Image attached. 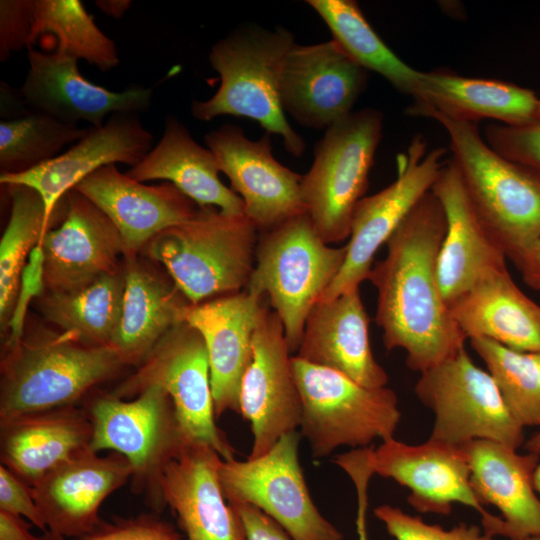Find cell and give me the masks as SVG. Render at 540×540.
I'll return each instance as SVG.
<instances>
[{
    "mask_svg": "<svg viewBox=\"0 0 540 540\" xmlns=\"http://www.w3.org/2000/svg\"><path fill=\"white\" fill-rule=\"evenodd\" d=\"M445 233L443 207L429 191L389 238L385 258L368 278L377 289L375 320L385 348L402 349L408 368L420 373L455 355L467 340L439 285Z\"/></svg>",
    "mask_w": 540,
    "mask_h": 540,
    "instance_id": "obj_1",
    "label": "cell"
},
{
    "mask_svg": "<svg viewBox=\"0 0 540 540\" xmlns=\"http://www.w3.org/2000/svg\"><path fill=\"white\" fill-rule=\"evenodd\" d=\"M449 137L457 167L484 228L514 262L540 240V172L512 161L488 145L477 123L428 112Z\"/></svg>",
    "mask_w": 540,
    "mask_h": 540,
    "instance_id": "obj_2",
    "label": "cell"
},
{
    "mask_svg": "<svg viewBox=\"0 0 540 540\" xmlns=\"http://www.w3.org/2000/svg\"><path fill=\"white\" fill-rule=\"evenodd\" d=\"M294 44L293 34L282 27L239 28L217 41L209 62L220 76V86L211 98L192 102L193 117L201 121L222 115L253 119L267 133L281 136L290 154L302 156L305 142L290 126L280 101L282 69Z\"/></svg>",
    "mask_w": 540,
    "mask_h": 540,
    "instance_id": "obj_3",
    "label": "cell"
},
{
    "mask_svg": "<svg viewBox=\"0 0 540 540\" xmlns=\"http://www.w3.org/2000/svg\"><path fill=\"white\" fill-rule=\"evenodd\" d=\"M257 232L245 214L200 207L190 220L155 235L141 252L165 269L191 304H198L246 289Z\"/></svg>",
    "mask_w": 540,
    "mask_h": 540,
    "instance_id": "obj_4",
    "label": "cell"
},
{
    "mask_svg": "<svg viewBox=\"0 0 540 540\" xmlns=\"http://www.w3.org/2000/svg\"><path fill=\"white\" fill-rule=\"evenodd\" d=\"M123 365L110 345L88 346L63 332L23 337L2 359L0 421L72 406Z\"/></svg>",
    "mask_w": 540,
    "mask_h": 540,
    "instance_id": "obj_5",
    "label": "cell"
},
{
    "mask_svg": "<svg viewBox=\"0 0 540 540\" xmlns=\"http://www.w3.org/2000/svg\"><path fill=\"white\" fill-rule=\"evenodd\" d=\"M347 246H329L307 213L261 232L246 289L267 295L290 352H297L312 308L338 275Z\"/></svg>",
    "mask_w": 540,
    "mask_h": 540,
    "instance_id": "obj_6",
    "label": "cell"
},
{
    "mask_svg": "<svg viewBox=\"0 0 540 540\" xmlns=\"http://www.w3.org/2000/svg\"><path fill=\"white\" fill-rule=\"evenodd\" d=\"M302 404L300 434L312 456L340 446L365 448L376 438H394L401 420L398 398L388 387H365L336 370L291 358Z\"/></svg>",
    "mask_w": 540,
    "mask_h": 540,
    "instance_id": "obj_7",
    "label": "cell"
},
{
    "mask_svg": "<svg viewBox=\"0 0 540 540\" xmlns=\"http://www.w3.org/2000/svg\"><path fill=\"white\" fill-rule=\"evenodd\" d=\"M383 119L375 108L353 111L329 126L315 146L312 166L301 179V196L327 244L350 235L354 210L368 188Z\"/></svg>",
    "mask_w": 540,
    "mask_h": 540,
    "instance_id": "obj_8",
    "label": "cell"
},
{
    "mask_svg": "<svg viewBox=\"0 0 540 540\" xmlns=\"http://www.w3.org/2000/svg\"><path fill=\"white\" fill-rule=\"evenodd\" d=\"M96 453L110 450L130 463L134 490L148 494L155 508L164 505L160 477L187 444L169 395L159 386L143 389L132 400L111 394L96 398L87 413Z\"/></svg>",
    "mask_w": 540,
    "mask_h": 540,
    "instance_id": "obj_9",
    "label": "cell"
},
{
    "mask_svg": "<svg viewBox=\"0 0 540 540\" xmlns=\"http://www.w3.org/2000/svg\"><path fill=\"white\" fill-rule=\"evenodd\" d=\"M414 392L435 415L430 439L456 446L490 440L517 450L525 443L524 427L494 378L473 362L465 347L420 373Z\"/></svg>",
    "mask_w": 540,
    "mask_h": 540,
    "instance_id": "obj_10",
    "label": "cell"
},
{
    "mask_svg": "<svg viewBox=\"0 0 540 540\" xmlns=\"http://www.w3.org/2000/svg\"><path fill=\"white\" fill-rule=\"evenodd\" d=\"M161 387L171 398L188 443L205 444L223 460L235 450L216 425L207 349L200 333L185 321L172 327L150 350L138 369L111 395L129 399L146 387Z\"/></svg>",
    "mask_w": 540,
    "mask_h": 540,
    "instance_id": "obj_11",
    "label": "cell"
},
{
    "mask_svg": "<svg viewBox=\"0 0 540 540\" xmlns=\"http://www.w3.org/2000/svg\"><path fill=\"white\" fill-rule=\"evenodd\" d=\"M301 434L283 435L264 455L222 460L219 481L229 503H246L277 522L292 540H343L318 510L299 462Z\"/></svg>",
    "mask_w": 540,
    "mask_h": 540,
    "instance_id": "obj_12",
    "label": "cell"
},
{
    "mask_svg": "<svg viewBox=\"0 0 540 540\" xmlns=\"http://www.w3.org/2000/svg\"><path fill=\"white\" fill-rule=\"evenodd\" d=\"M427 141L415 135L405 152L397 156V177L374 195L357 204L344 263L320 301L332 300L359 289L368 280L374 256L401 222L429 192L445 162L444 147L427 149Z\"/></svg>",
    "mask_w": 540,
    "mask_h": 540,
    "instance_id": "obj_13",
    "label": "cell"
},
{
    "mask_svg": "<svg viewBox=\"0 0 540 540\" xmlns=\"http://www.w3.org/2000/svg\"><path fill=\"white\" fill-rule=\"evenodd\" d=\"M290 353L280 318L265 307L239 393V413L249 421L253 436L247 458L264 455L300 426L302 404Z\"/></svg>",
    "mask_w": 540,
    "mask_h": 540,
    "instance_id": "obj_14",
    "label": "cell"
},
{
    "mask_svg": "<svg viewBox=\"0 0 540 540\" xmlns=\"http://www.w3.org/2000/svg\"><path fill=\"white\" fill-rule=\"evenodd\" d=\"M205 142L258 231L307 213L301 196L302 176L274 158L270 133L250 140L240 127L225 124L206 134Z\"/></svg>",
    "mask_w": 540,
    "mask_h": 540,
    "instance_id": "obj_15",
    "label": "cell"
},
{
    "mask_svg": "<svg viewBox=\"0 0 540 540\" xmlns=\"http://www.w3.org/2000/svg\"><path fill=\"white\" fill-rule=\"evenodd\" d=\"M367 82L368 71L334 39L312 45L295 43L282 69L281 106L300 125L327 129L353 112Z\"/></svg>",
    "mask_w": 540,
    "mask_h": 540,
    "instance_id": "obj_16",
    "label": "cell"
},
{
    "mask_svg": "<svg viewBox=\"0 0 540 540\" xmlns=\"http://www.w3.org/2000/svg\"><path fill=\"white\" fill-rule=\"evenodd\" d=\"M369 463L374 474L408 488L407 502L420 513L449 515L453 503H459L478 512L481 522L493 516L471 486L463 446L430 438L411 445L391 438L370 448Z\"/></svg>",
    "mask_w": 540,
    "mask_h": 540,
    "instance_id": "obj_17",
    "label": "cell"
},
{
    "mask_svg": "<svg viewBox=\"0 0 540 540\" xmlns=\"http://www.w3.org/2000/svg\"><path fill=\"white\" fill-rule=\"evenodd\" d=\"M152 134L136 113H114L101 127L87 133L65 152L26 172L0 174L6 186L22 185L35 190L43 200L47 223L64 196L101 167L124 163L136 166L152 149Z\"/></svg>",
    "mask_w": 540,
    "mask_h": 540,
    "instance_id": "obj_18",
    "label": "cell"
},
{
    "mask_svg": "<svg viewBox=\"0 0 540 540\" xmlns=\"http://www.w3.org/2000/svg\"><path fill=\"white\" fill-rule=\"evenodd\" d=\"M44 279L49 291L69 292L121 269L125 256L121 235L112 221L84 195H65L62 223L41 240Z\"/></svg>",
    "mask_w": 540,
    "mask_h": 540,
    "instance_id": "obj_19",
    "label": "cell"
},
{
    "mask_svg": "<svg viewBox=\"0 0 540 540\" xmlns=\"http://www.w3.org/2000/svg\"><path fill=\"white\" fill-rule=\"evenodd\" d=\"M28 72L19 89L31 111L48 114L64 123L86 121L101 127L114 113L145 112L151 105V88L133 86L121 92L108 90L81 75L75 58L28 48Z\"/></svg>",
    "mask_w": 540,
    "mask_h": 540,
    "instance_id": "obj_20",
    "label": "cell"
},
{
    "mask_svg": "<svg viewBox=\"0 0 540 540\" xmlns=\"http://www.w3.org/2000/svg\"><path fill=\"white\" fill-rule=\"evenodd\" d=\"M121 454L100 456L87 447L49 471L32 486L49 530L66 538L83 537L100 523L103 501L132 477Z\"/></svg>",
    "mask_w": 540,
    "mask_h": 540,
    "instance_id": "obj_21",
    "label": "cell"
},
{
    "mask_svg": "<svg viewBox=\"0 0 540 540\" xmlns=\"http://www.w3.org/2000/svg\"><path fill=\"white\" fill-rule=\"evenodd\" d=\"M264 295L244 289L190 304L184 321L202 336L209 359L215 416L239 412L243 375L252 357V339L266 307Z\"/></svg>",
    "mask_w": 540,
    "mask_h": 540,
    "instance_id": "obj_22",
    "label": "cell"
},
{
    "mask_svg": "<svg viewBox=\"0 0 540 540\" xmlns=\"http://www.w3.org/2000/svg\"><path fill=\"white\" fill-rule=\"evenodd\" d=\"M463 448L477 498L483 506L493 505L501 512L481 523L483 531L510 540L540 535V498L532 483L540 455L520 454L490 440H474Z\"/></svg>",
    "mask_w": 540,
    "mask_h": 540,
    "instance_id": "obj_23",
    "label": "cell"
},
{
    "mask_svg": "<svg viewBox=\"0 0 540 540\" xmlns=\"http://www.w3.org/2000/svg\"><path fill=\"white\" fill-rule=\"evenodd\" d=\"M118 229L125 256L139 254L157 234L193 218L200 209L171 183L146 185L115 164L99 168L75 188Z\"/></svg>",
    "mask_w": 540,
    "mask_h": 540,
    "instance_id": "obj_24",
    "label": "cell"
},
{
    "mask_svg": "<svg viewBox=\"0 0 540 540\" xmlns=\"http://www.w3.org/2000/svg\"><path fill=\"white\" fill-rule=\"evenodd\" d=\"M222 457L212 447L189 443L164 467L160 492L187 540H247L242 520L219 481Z\"/></svg>",
    "mask_w": 540,
    "mask_h": 540,
    "instance_id": "obj_25",
    "label": "cell"
},
{
    "mask_svg": "<svg viewBox=\"0 0 540 540\" xmlns=\"http://www.w3.org/2000/svg\"><path fill=\"white\" fill-rule=\"evenodd\" d=\"M431 192L440 201L446 217L438 280L450 309L485 275L507 267V258L481 223L451 159L441 168Z\"/></svg>",
    "mask_w": 540,
    "mask_h": 540,
    "instance_id": "obj_26",
    "label": "cell"
},
{
    "mask_svg": "<svg viewBox=\"0 0 540 540\" xmlns=\"http://www.w3.org/2000/svg\"><path fill=\"white\" fill-rule=\"evenodd\" d=\"M406 114L434 112L451 119L474 122L492 119L507 126L540 120V94L512 82L474 78L446 69L421 71Z\"/></svg>",
    "mask_w": 540,
    "mask_h": 540,
    "instance_id": "obj_27",
    "label": "cell"
},
{
    "mask_svg": "<svg viewBox=\"0 0 540 540\" xmlns=\"http://www.w3.org/2000/svg\"><path fill=\"white\" fill-rule=\"evenodd\" d=\"M295 356L341 372L365 387H385L388 382L371 350L369 317L359 289L312 308Z\"/></svg>",
    "mask_w": 540,
    "mask_h": 540,
    "instance_id": "obj_28",
    "label": "cell"
},
{
    "mask_svg": "<svg viewBox=\"0 0 540 540\" xmlns=\"http://www.w3.org/2000/svg\"><path fill=\"white\" fill-rule=\"evenodd\" d=\"M124 293L112 346L124 365L140 364L157 342L184 321L191 304L166 273L138 254L124 256Z\"/></svg>",
    "mask_w": 540,
    "mask_h": 540,
    "instance_id": "obj_29",
    "label": "cell"
},
{
    "mask_svg": "<svg viewBox=\"0 0 540 540\" xmlns=\"http://www.w3.org/2000/svg\"><path fill=\"white\" fill-rule=\"evenodd\" d=\"M450 311L467 339L485 338L516 351H540V305L522 292L507 267L481 278Z\"/></svg>",
    "mask_w": 540,
    "mask_h": 540,
    "instance_id": "obj_30",
    "label": "cell"
},
{
    "mask_svg": "<svg viewBox=\"0 0 540 540\" xmlns=\"http://www.w3.org/2000/svg\"><path fill=\"white\" fill-rule=\"evenodd\" d=\"M0 430L1 464L30 486L92 438L87 413L74 405L1 420Z\"/></svg>",
    "mask_w": 540,
    "mask_h": 540,
    "instance_id": "obj_31",
    "label": "cell"
},
{
    "mask_svg": "<svg viewBox=\"0 0 540 540\" xmlns=\"http://www.w3.org/2000/svg\"><path fill=\"white\" fill-rule=\"evenodd\" d=\"M219 172L211 150L198 144L183 123L169 115L157 145L126 175L142 183L165 180L200 207L244 214L243 200L221 182Z\"/></svg>",
    "mask_w": 540,
    "mask_h": 540,
    "instance_id": "obj_32",
    "label": "cell"
},
{
    "mask_svg": "<svg viewBox=\"0 0 540 540\" xmlns=\"http://www.w3.org/2000/svg\"><path fill=\"white\" fill-rule=\"evenodd\" d=\"M123 293L121 267L74 291H44L39 306L46 320L74 340L108 346L120 319Z\"/></svg>",
    "mask_w": 540,
    "mask_h": 540,
    "instance_id": "obj_33",
    "label": "cell"
},
{
    "mask_svg": "<svg viewBox=\"0 0 540 540\" xmlns=\"http://www.w3.org/2000/svg\"><path fill=\"white\" fill-rule=\"evenodd\" d=\"M333 38L365 70L385 78L397 91L413 96L420 72L399 58L374 31L353 0H309Z\"/></svg>",
    "mask_w": 540,
    "mask_h": 540,
    "instance_id": "obj_34",
    "label": "cell"
},
{
    "mask_svg": "<svg viewBox=\"0 0 540 540\" xmlns=\"http://www.w3.org/2000/svg\"><path fill=\"white\" fill-rule=\"evenodd\" d=\"M45 34L55 38L56 53L84 59L102 72L120 63L115 42L100 30L79 0H33L32 44Z\"/></svg>",
    "mask_w": 540,
    "mask_h": 540,
    "instance_id": "obj_35",
    "label": "cell"
},
{
    "mask_svg": "<svg viewBox=\"0 0 540 540\" xmlns=\"http://www.w3.org/2000/svg\"><path fill=\"white\" fill-rule=\"evenodd\" d=\"M11 213L0 241V323L6 332L20 277L35 246L50 229L40 195L27 186H8Z\"/></svg>",
    "mask_w": 540,
    "mask_h": 540,
    "instance_id": "obj_36",
    "label": "cell"
},
{
    "mask_svg": "<svg viewBox=\"0 0 540 540\" xmlns=\"http://www.w3.org/2000/svg\"><path fill=\"white\" fill-rule=\"evenodd\" d=\"M87 131L35 111L21 118L1 121V174L36 168L57 157L65 146L76 143Z\"/></svg>",
    "mask_w": 540,
    "mask_h": 540,
    "instance_id": "obj_37",
    "label": "cell"
},
{
    "mask_svg": "<svg viewBox=\"0 0 540 540\" xmlns=\"http://www.w3.org/2000/svg\"><path fill=\"white\" fill-rule=\"evenodd\" d=\"M521 426H540V351L512 350L485 338L469 339Z\"/></svg>",
    "mask_w": 540,
    "mask_h": 540,
    "instance_id": "obj_38",
    "label": "cell"
},
{
    "mask_svg": "<svg viewBox=\"0 0 540 540\" xmlns=\"http://www.w3.org/2000/svg\"><path fill=\"white\" fill-rule=\"evenodd\" d=\"M374 515L396 540H493L477 525L461 523L445 530L388 504L377 506Z\"/></svg>",
    "mask_w": 540,
    "mask_h": 540,
    "instance_id": "obj_39",
    "label": "cell"
},
{
    "mask_svg": "<svg viewBox=\"0 0 540 540\" xmlns=\"http://www.w3.org/2000/svg\"><path fill=\"white\" fill-rule=\"evenodd\" d=\"M483 137L502 156L540 172V120L524 126L492 123Z\"/></svg>",
    "mask_w": 540,
    "mask_h": 540,
    "instance_id": "obj_40",
    "label": "cell"
},
{
    "mask_svg": "<svg viewBox=\"0 0 540 540\" xmlns=\"http://www.w3.org/2000/svg\"><path fill=\"white\" fill-rule=\"evenodd\" d=\"M44 253L38 244L33 248L23 268L15 304L7 324L6 351L16 347L24 337L25 320L30 302L45 291Z\"/></svg>",
    "mask_w": 540,
    "mask_h": 540,
    "instance_id": "obj_41",
    "label": "cell"
},
{
    "mask_svg": "<svg viewBox=\"0 0 540 540\" xmlns=\"http://www.w3.org/2000/svg\"><path fill=\"white\" fill-rule=\"evenodd\" d=\"M80 540H182L167 522L151 514L101 523Z\"/></svg>",
    "mask_w": 540,
    "mask_h": 540,
    "instance_id": "obj_42",
    "label": "cell"
},
{
    "mask_svg": "<svg viewBox=\"0 0 540 540\" xmlns=\"http://www.w3.org/2000/svg\"><path fill=\"white\" fill-rule=\"evenodd\" d=\"M33 0L0 1V60L32 44Z\"/></svg>",
    "mask_w": 540,
    "mask_h": 540,
    "instance_id": "obj_43",
    "label": "cell"
},
{
    "mask_svg": "<svg viewBox=\"0 0 540 540\" xmlns=\"http://www.w3.org/2000/svg\"><path fill=\"white\" fill-rule=\"evenodd\" d=\"M0 510L29 520L43 532L48 530L31 486L3 464L0 465Z\"/></svg>",
    "mask_w": 540,
    "mask_h": 540,
    "instance_id": "obj_44",
    "label": "cell"
},
{
    "mask_svg": "<svg viewBox=\"0 0 540 540\" xmlns=\"http://www.w3.org/2000/svg\"><path fill=\"white\" fill-rule=\"evenodd\" d=\"M370 448L353 449L338 455L334 463L342 468L354 483L357 493L356 531L358 540H368V484L374 472L369 464Z\"/></svg>",
    "mask_w": 540,
    "mask_h": 540,
    "instance_id": "obj_45",
    "label": "cell"
},
{
    "mask_svg": "<svg viewBox=\"0 0 540 540\" xmlns=\"http://www.w3.org/2000/svg\"><path fill=\"white\" fill-rule=\"evenodd\" d=\"M239 514L247 540H290L286 531L260 509L246 503H230Z\"/></svg>",
    "mask_w": 540,
    "mask_h": 540,
    "instance_id": "obj_46",
    "label": "cell"
},
{
    "mask_svg": "<svg viewBox=\"0 0 540 540\" xmlns=\"http://www.w3.org/2000/svg\"><path fill=\"white\" fill-rule=\"evenodd\" d=\"M524 282L540 292V240L525 250L514 262Z\"/></svg>",
    "mask_w": 540,
    "mask_h": 540,
    "instance_id": "obj_47",
    "label": "cell"
},
{
    "mask_svg": "<svg viewBox=\"0 0 540 540\" xmlns=\"http://www.w3.org/2000/svg\"><path fill=\"white\" fill-rule=\"evenodd\" d=\"M0 540H40L23 517L0 510Z\"/></svg>",
    "mask_w": 540,
    "mask_h": 540,
    "instance_id": "obj_48",
    "label": "cell"
},
{
    "mask_svg": "<svg viewBox=\"0 0 540 540\" xmlns=\"http://www.w3.org/2000/svg\"><path fill=\"white\" fill-rule=\"evenodd\" d=\"M32 111L26 105L20 91H15L6 83H1V116L12 115L13 119L21 118ZM10 119V120H13Z\"/></svg>",
    "mask_w": 540,
    "mask_h": 540,
    "instance_id": "obj_49",
    "label": "cell"
},
{
    "mask_svg": "<svg viewBox=\"0 0 540 540\" xmlns=\"http://www.w3.org/2000/svg\"><path fill=\"white\" fill-rule=\"evenodd\" d=\"M96 6L105 14L114 18H121L126 10L131 6V1L128 0H105L96 1Z\"/></svg>",
    "mask_w": 540,
    "mask_h": 540,
    "instance_id": "obj_50",
    "label": "cell"
},
{
    "mask_svg": "<svg viewBox=\"0 0 540 540\" xmlns=\"http://www.w3.org/2000/svg\"><path fill=\"white\" fill-rule=\"evenodd\" d=\"M527 452L540 455V431L534 433L524 443Z\"/></svg>",
    "mask_w": 540,
    "mask_h": 540,
    "instance_id": "obj_51",
    "label": "cell"
},
{
    "mask_svg": "<svg viewBox=\"0 0 540 540\" xmlns=\"http://www.w3.org/2000/svg\"><path fill=\"white\" fill-rule=\"evenodd\" d=\"M532 483L536 493L540 494V461L533 472Z\"/></svg>",
    "mask_w": 540,
    "mask_h": 540,
    "instance_id": "obj_52",
    "label": "cell"
},
{
    "mask_svg": "<svg viewBox=\"0 0 540 540\" xmlns=\"http://www.w3.org/2000/svg\"><path fill=\"white\" fill-rule=\"evenodd\" d=\"M40 540H67V539L66 537L48 529L42 533V535L40 536Z\"/></svg>",
    "mask_w": 540,
    "mask_h": 540,
    "instance_id": "obj_53",
    "label": "cell"
},
{
    "mask_svg": "<svg viewBox=\"0 0 540 540\" xmlns=\"http://www.w3.org/2000/svg\"><path fill=\"white\" fill-rule=\"evenodd\" d=\"M524 540H540V535H537V536H530Z\"/></svg>",
    "mask_w": 540,
    "mask_h": 540,
    "instance_id": "obj_54",
    "label": "cell"
},
{
    "mask_svg": "<svg viewBox=\"0 0 540 540\" xmlns=\"http://www.w3.org/2000/svg\"><path fill=\"white\" fill-rule=\"evenodd\" d=\"M539 94H540V92H539Z\"/></svg>",
    "mask_w": 540,
    "mask_h": 540,
    "instance_id": "obj_55",
    "label": "cell"
}]
</instances>
